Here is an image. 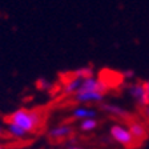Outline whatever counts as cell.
<instances>
[{
    "label": "cell",
    "instance_id": "cell-1",
    "mask_svg": "<svg viewBox=\"0 0 149 149\" xmlns=\"http://www.w3.org/2000/svg\"><path fill=\"white\" fill-rule=\"evenodd\" d=\"M7 121L19 125L28 134H31V133H36L43 125V116H41L40 112L37 111L19 108L16 111H13L11 115H8Z\"/></svg>",
    "mask_w": 149,
    "mask_h": 149
},
{
    "label": "cell",
    "instance_id": "cell-2",
    "mask_svg": "<svg viewBox=\"0 0 149 149\" xmlns=\"http://www.w3.org/2000/svg\"><path fill=\"white\" fill-rule=\"evenodd\" d=\"M109 134H111L112 140L118 143L120 145L127 146V148H132V146H136L137 143L134 141L133 136L130 133L129 128H127L123 124H113L109 129Z\"/></svg>",
    "mask_w": 149,
    "mask_h": 149
},
{
    "label": "cell",
    "instance_id": "cell-3",
    "mask_svg": "<svg viewBox=\"0 0 149 149\" xmlns=\"http://www.w3.org/2000/svg\"><path fill=\"white\" fill-rule=\"evenodd\" d=\"M128 93L141 109L149 105V99L144 83H130L128 85Z\"/></svg>",
    "mask_w": 149,
    "mask_h": 149
},
{
    "label": "cell",
    "instance_id": "cell-4",
    "mask_svg": "<svg viewBox=\"0 0 149 149\" xmlns=\"http://www.w3.org/2000/svg\"><path fill=\"white\" fill-rule=\"evenodd\" d=\"M105 97V92L102 91H80L73 96V100L81 105L87 104H101Z\"/></svg>",
    "mask_w": 149,
    "mask_h": 149
},
{
    "label": "cell",
    "instance_id": "cell-5",
    "mask_svg": "<svg viewBox=\"0 0 149 149\" xmlns=\"http://www.w3.org/2000/svg\"><path fill=\"white\" fill-rule=\"evenodd\" d=\"M73 132L74 129L71 124H60L48 130V137L53 141H61V140L69 139L73 134Z\"/></svg>",
    "mask_w": 149,
    "mask_h": 149
},
{
    "label": "cell",
    "instance_id": "cell-6",
    "mask_svg": "<svg viewBox=\"0 0 149 149\" xmlns=\"http://www.w3.org/2000/svg\"><path fill=\"white\" fill-rule=\"evenodd\" d=\"M100 109L102 112L108 113L109 116L115 118H118V120H129L130 115L129 112L125 108H123L118 104H112V102H101L100 104Z\"/></svg>",
    "mask_w": 149,
    "mask_h": 149
},
{
    "label": "cell",
    "instance_id": "cell-7",
    "mask_svg": "<svg viewBox=\"0 0 149 149\" xmlns=\"http://www.w3.org/2000/svg\"><path fill=\"white\" fill-rule=\"evenodd\" d=\"M128 128H129L130 133H132V136H133L134 141L137 144H140L141 141H144L148 137V127H146V124L143 123V121H139V120L129 121Z\"/></svg>",
    "mask_w": 149,
    "mask_h": 149
},
{
    "label": "cell",
    "instance_id": "cell-8",
    "mask_svg": "<svg viewBox=\"0 0 149 149\" xmlns=\"http://www.w3.org/2000/svg\"><path fill=\"white\" fill-rule=\"evenodd\" d=\"M97 109L91 108L88 105H79L72 109V117L74 120H85V118H96Z\"/></svg>",
    "mask_w": 149,
    "mask_h": 149
},
{
    "label": "cell",
    "instance_id": "cell-9",
    "mask_svg": "<svg viewBox=\"0 0 149 149\" xmlns=\"http://www.w3.org/2000/svg\"><path fill=\"white\" fill-rule=\"evenodd\" d=\"M83 80L84 79L76 77V76H73V74H71L69 80H67L64 83L63 93H64L65 96H74V95L79 92V89H80L81 84H83Z\"/></svg>",
    "mask_w": 149,
    "mask_h": 149
},
{
    "label": "cell",
    "instance_id": "cell-10",
    "mask_svg": "<svg viewBox=\"0 0 149 149\" xmlns=\"http://www.w3.org/2000/svg\"><path fill=\"white\" fill-rule=\"evenodd\" d=\"M6 133L7 136H9L11 139H15V140H24L28 136V133L24 129H22L19 125L13 124V123H9V121H7Z\"/></svg>",
    "mask_w": 149,
    "mask_h": 149
},
{
    "label": "cell",
    "instance_id": "cell-11",
    "mask_svg": "<svg viewBox=\"0 0 149 149\" xmlns=\"http://www.w3.org/2000/svg\"><path fill=\"white\" fill-rule=\"evenodd\" d=\"M99 127V121L97 118H85L80 121V130L83 132H92Z\"/></svg>",
    "mask_w": 149,
    "mask_h": 149
},
{
    "label": "cell",
    "instance_id": "cell-12",
    "mask_svg": "<svg viewBox=\"0 0 149 149\" xmlns=\"http://www.w3.org/2000/svg\"><path fill=\"white\" fill-rule=\"evenodd\" d=\"M71 74L76 76V77H81V79H87L91 76H95V72L91 67H80V68L74 69L73 72H71Z\"/></svg>",
    "mask_w": 149,
    "mask_h": 149
},
{
    "label": "cell",
    "instance_id": "cell-13",
    "mask_svg": "<svg viewBox=\"0 0 149 149\" xmlns=\"http://www.w3.org/2000/svg\"><path fill=\"white\" fill-rule=\"evenodd\" d=\"M51 85H52V84H51L49 81H47L45 79L39 80V83H37V87L41 88V89H48V88H51Z\"/></svg>",
    "mask_w": 149,
    "mask_h": 149
},
{
    "label": "cell",
    "instance_id": "cell-14",
    "mask_svg": "<svg viewBox=\"0 0 149 149\" xmlns=\"http://www.w3.org/2000/svg\"><path fill=\"white\" fill-rule=\"evenodd\" d=\"M143 116H144V118H145L146 124L149 125V105L145 107V108H143Z\"/></svg>",
    "mask_w": 149,
    "mask_h": 149
},
{
    "label": "cell",
    "instance_id": "cell-15",
    "mask_svg": "<svg viewBox=\"0 0 149 149\" xmlns=\"http://www.w3.org/2000/svg\"><path fill=\"white\" fill-rule=\"evenodd\" d=\"M68 149H89V148H83V146H80V145H76V144H71V145L68 146Z\"/></svg>",
    "mask_w": 149,
    "mask_h": 149
},
{
    "label": "cell",
    "instance_id": "cell-16",
    "mask_svg": "<svg viewBox=\"0 0 149 149\" xmlns=\"http://www.w3.org/2000/svg\"><path fill=\"white\" fill-rule=\"evenodd\" d=\"M144 85H145V89H146V95H148V99H149V80L144 81Z\"/></svg>",
    "mask_w": 149,
    "mask_h": 149
},
{
    "label": "cell",
    "instance_id": "cell-17",
    "mask_svg": "<svg viewBox=\"0 0 149 149\" xmlns=\"http://www.w3.org/2000/svg\"><path fill=\"white\" fill-rule=\"evenodd\" d=\"M7 133H6V129H4L1 125H0V137H6Z\"/></svg>",
    "mask_w": 149,
    "mask_h": 149
},
{
    "label": "cell",
    "instance_id": "cell-18",
    "mask_svg": "<svg viewBox=\"0 0 149 149\" xmlns=\"http://www.w3.org/2000/svg\"><path fill=\"white\" fill-rule=\"evenodd\" d=\"M0 149H4V145H3V144H0Z\"/></svg>",
    "mask_w": 149,
    "mask_h": 149
}]
</instances>
